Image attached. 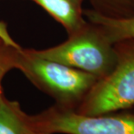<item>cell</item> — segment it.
Segmentation results:
<instances>
[{
    "label": "cell",
    "mask_w": 134,
    "mask_h": 134,
    "mask_svg": "<svg viewBox=\"0 0 134 134\" xmlns=\"http://www.w3.org/2000/svg\"><path fill=\"white\" fill-rule=\"evenodd\" d=\"M20 50L21 48L11 47L0 38V99L4 94L1 87L2 80L8 71L12 68H16Z\"/></svg>",
    "instance_id": "9"
},
{
    "label": "cell",
    "mask_w": 134,
    "mask_h": 134,
    "mask_svg": "<svg viewBox=\"0 0 134 134\" xmlns=\"http://www.w3.org/2000/svg\"><path fill=\"white\" fill-rule=\"evenodd\" d=\"M63 25L70 35L86 26L82 2L83 0H33Z\"/></svg>",
    "instance_id": "5"
},
{
    "label": "cell",
    "mask_w": 134,
    "mask_h": 134,
    "mask_svg": "<svg viewBox=\"0 0 134 134\" xmlns=\"http://www.w3.org/2000/svg\"><path fill=\"white\" fill-rule=\"evenodd\" d=\"M83 16L97 26L112 44L126 39H134V18H113L94 10H83Z\"/></svg>",
    "instance_id": "6"
},
{
    "label": "cell",
    "mask_w": 134,
    "mask_h": 134,
    "mask_svg": "<svg viewBox=\"0 0 134 134\" xmlns=\"http://www.w3.org/2000/svg\"><path fill=\"white\" fill-rule=\"evenodd\" d=\"M129 110H131V111H132V113H133V114H134V107H133L132 108H131V109H129Z\"/></svg>",
    "instance_id": "12"
},
{
    "label": "cell",
    "mask_w": 134,
    "mask_h": 134,
    "mask_svg": "<svg viewBox=\"0 0 134 134\" xmlns=\"http://www.w3.org/2000/svg\"><path fill=\"white\" fill-rule=\"evenodd\" d=\"M16 68L40 90L55 99L58 107L70 110H76L99 81L92 74L38 57L30 50L22 48Z\"/></svg>",
    "instance_id": "1"
},
{
    "label": "cell",
    "mask_w": 134,
    "mask_h": 134,
    "mask_svg": "<svg viewBox=\"0 0 134 134\" xmlns=\"http://www.w3.org/2000/svg\"><path fill=\"white\" fill-rule=\"evenodd\" d=\"M18 102L7 99L4 94L0 99V134H27L25 125Z\"/></svg>",
    "instance_id": "7"
},
{
    "label": "cell",
    "mask_w": 134,
    "mask_h": 134,
    "mask_svg": "<svg viewBox=\"0 0 134 134\" xmlns=\"http://www.w3.org/2000/svg\"><path fill=\"white\" fill-rule=\"evenodd\" d=\"M0 38L3 39V41L4 42H6L8 45H10L11 47H14L16 48H21L15 42H14V40L10 36L6 29V25H5L4 23H0Z\"/></svg>",
    "instance_id": "10"
},
{
    "label": "cell",
    "mask_w": 134,
    "mask_h": 134,
    "mask_svg": "<svg viewBox=\"0 0 134 134\" xmlns=\"http://www.w3.org/2000/svg\"><path fill=\"white\" fill-rule=\"evenodd\" d=\"M118 62L112 72L99 80L75 110L95 116L134 107V39L114 44Z\"/></svg>",
    "instance_id": "3"
},
{
    "label": "cell",
    "mask_w": 134,
    "mask_h": 134,
    "mask_svg": "<svg viewBox=\"0 0 134 134\" xmlns=\"http://www.w3.org/2000/svg\"><path fill=\"white\" fill-rule=\"evenodd\" d=\"M88 116L58 105L39 114L23 119L30 131L47 134H134V114L131 110Z\"/></svg>",
    "instance_id": "4"
},
{
    "label": "cell",
    "mask_w": 134,
    "mask_h": 134,
    "mask_svg": "<svg viewBox=\"0 0 134 134\" xmlns=\"http://www.w3.org/2000/svg\"><path fill=\"white\" fill-rule=\"evenodd\" d=\"M27 134H47V133H43V132H32V131H30V129L28 130V132Z\"/></svg>",
    "instance_id": "11"
},
{
    "label": "cell",
    "mask_w": 134,
    "mask_h": 134,
    "mask_svg": "<svg viewBox=\"0 0 134 134\" xmlns=\"http://www.w3.org/2000/svg\"><path fill=\"white\" fill-rule=\"evenodd\" d=\"M30 51L38 57L92 74L99 80L109 75L118 62L114 44L108 41L98 27L89 22L58 46Z\"/></svg>",
    "instance_id": "2"
},
{
    "label": "cell",
    "mask_w": 134,
    "mask_h": 134,
    "mask_svg": "<svg viewBox=\"0 0 134 134\" xmlns=\"http://www.w3.org/2000/svg\"><path fill=\"white\" fill-rule=\"evenodd\" d=\"M94 10L113 18H134V0H92Z\"/></svg>",
    "instance_id": "8"
}]
</instances>
